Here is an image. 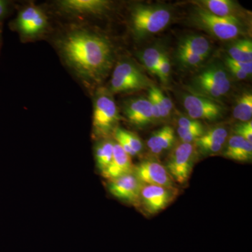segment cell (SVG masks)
<instances>
[{"instance_id": "6da1fadb", "label": "cell", "mask_w": 252, "mask_h": 252, "mask_svg": "<svg viewBox=\"0 0 252 252\" xmlns=\"http://www.w3.org/2000/svg\"><path fill=\"white\" fill-rule=\"evenodd\" d=\"M63 57L81 76L97 79L110 68L112 47L105 38L86 31L73 32L61 45Z\"/></svg>"}, {"instance_id": "7a4b0ae2", "label": "cell", "mask_w": 252, "mask_h": 252, "mask_svg": "<svg viewBox=\"0 0 252 252\" xmlns=\"http://www.w3.org/2000/svg\"><path fill=\"white\" fill-rule=\"evenodd\" d=\"M169 8L159 4H137L131 13V26L137 39L162 31L172 20Z\"/></svg>"}, {"instance_id": "3957f363", "label": "cell", "mask_w": 252, "mask_h": 252, "mask_svg": "<svg viewBox=\"0 0 252 252\" xmlns=\"http://www.w3.org/2000/svg\"><path fill=\"white\" fill-rule=\"evenodd\" d=\"M191 20L195 26L222 40L235 39L244 31L240 18L218 17L200 6L195 8Z\"/></svg>"}, {"instance_id": "277c9868", "label": "cell", "mask_w": 252, "mask_h": 252, "mask_svg": "<svg viewBox=\"0 0 252 252\" xmlns=\"http://www.w3.org/2000/svg\"><path fill=\"white\" fill-rule=\"evenodd\" d=\"M192 88L198 95L215 100L229 92V76L224 67L213 64L194 77Z\"/></svg>"}, {"instance_id": "5b68a950", "label": "cell", "mask_w": 252, "mask_h": 252, "mask_svg": "<svg viewBox=\"0 0 252 252\" xmlns=\"http://www.w3.org/2000/svg\"><path fill=\"white\" fill-rule=\"evenodd\" d=\"M150 80L133 63H119L113 72L111 91L114 93L127 92L150 88Z\"/></svg>"}, {"instance_id": "8992f818", "label": "cell", "mask_w": 252, "mask_h": 252, "mask_svg": "<svg viewBox=\"0 0 252 252\" xmlns=\"http://www.w3.org/2000/svg\"><path fill=\"white\" fill-rule=\"evenodd\" d=\"M194 159L195 149L191 143H182L174 149L165 167L174 182L183 185L188 181Z\"/></svg>"}, {"instance_id": "52a82bcc", "label": "cell", "mask_w": 252, "mask_h": 252, "mask_svg": "<svg viewBox=\"0 0 252 252\" xmlns=\"http://www.w3.org/2000/svg\"><path fill=\"white\" fill-rule=\"evenodd\" d=\"M119 119L117 104L110 94L102 93L94 103V127L99 135H107Z\"/></svg>"}, {"instance_id": "ba28073f", "label": "cell", "mask_w": 252, "mask_h": 252, "mask_svg": "<svg viewBox=\"0 0 252 252\" xmlns=\"http://www.w3.org/2000/svg\"><path fill=\"white\" fill-rule=\"evenodd\" d=\"M177 190L175 188H167L160 186H142L140 201L144 210L150 215L162 211L175 199Z\"/></svg>"}, {"instance_id": "9c48e42d", "label": "cell", "mask_w": 252, "mask_h": 252, "mask_svg": "<svg viewBox=\"0 0 252 252\" xmlns=\"http://www.w3.org/2000/svg\"><path fill=\"white\" fill-rule=\"evenodd\" d=\"M184 107L189 117L193 120H217L223 116L224 108L213 99L198 95L188 94L184 98Z\"/></svg>"}, {"instance_id": "30bf717a", "label": "cell", "mask_w": 252, "mask_h": 252, "mask_svg": "<svg viewBox=\"0 0 252 252\" xmlns=\"http://www.w3.org/2000/svg\"><path fill=\"white\" fill-rule=\"evenodd\" d=\"M133 175L141 183L174 188V181L166 167L154 160H145L134 166Z\"/></svg>"}, {"instance_id": "8fae6325", "label": "cell", "mask_w": 252, "mask_h": 252, "mask_svg": "<svg viewBox=\"0 0 252 252\" xmlns=\"http://www.w3.org/2000/svg\"><path fill=\"white\" fill-rule=\"evenodd\" d=\"M142 183L133 174L123 176L110 181L109 190L113 196L126 203L139 204Z\"/></svg>"}, {"instance_id": "7c38bea8", "label": "cell", "mask_w": 252, "mask_h": 252, "mask_svg": "<svg viewBox=\"0 0 252 252\" xmlns=\"http://www.w3.org/2000/svg\"><path fill=\"white\" fill-rule=\"evenodd\" d=\"M47 19L41 10L35 6H28L23 9L17 19L18 30L26 36H33L44 31Z\"/></svg>"}, {"instance_id": "4fadbf2b", "label": "cell", "mask_w": 252, "mask_h": 252, "mask_svg": "<svg viewBox=\"0 0 252 252\" xmlns=\"http://www.w3.org/2000/svg\"><path fill=\"white\" fill-rule=\"evenodd\" d=\"M134 166L131 157L117 142H114V153L109 166L102 172L104 178L112 181L130 174H133Z\"/></svg>"}, {"instance_id": "5bb4252c", "label": "cell", "mask_w": 252, "mask_h": 252, "mask_svg": "<svg viewBox=\"0 0 252 252\" xmlns=\"http://www.w3.org/2000/svg\"><path fill=\"white\" fill-rule=\"evenodd\" d=\"M125 114L129 122L137 126L148 125L154 119L150 101L145 97L132 99L127 102Z\"/></svg>"}, {"instance_id": "9a60e30c", "label": "cell", "mask_w": 252, "mask_h": 252, "mask_svg": "<svg viewBox=\"0 0 252 252\" xmlns=\"http://www.w3.org/2000/svg\"><path fill=\"white\" fill-rule=\"evenodd\" d=\"M228 130L223 127L210 129L195 141L197 147L205 155L217 154L223 149L228 137Z\"/></svg>"}, {"instance_id": "2e32d148", "label": "cell", "mask_w": 252, "mask_h": 252, "mask_svg": "<svg viewBox=\"0 0 252 252\" xmlns=\"http://www.w3.org/2000/svg\"><path fill=\"white\" fill-rule=\"evenodd\" d=\"M60 4L63 9L79 14H100L109 6V1L105 0H64Z\"/></svg>"}, {"instance_id": "e0dca14e", "label": "cell", "mask_w": 252, "mask_h": 252, "mask_svg": "<svg viewBox=\"0 0 252 252\" xmlns=\"http://www.w3.org/2000/svg\"><path fill=\"white\" fill-rule=\"evenodd\" d=\"M223 156L237 161H251L252 144L240 136H231L228 140Z\"/></svg>"}, {"instance_id": "ac0fdd59", "label": "cell", "mask_w": 252, "mask_h": 252, "mask_svg": "<svg viewBox=\"0 0 252 252\" xmlns=\"http://www.w3.org/2000/svg\"><path fill=\"white\" fill-rule=\"evenodd\" d=\"M199 2L200 7L218 17L240 18L238 4L231 0H203Z\"/></svg>"}, {"instance_id": "d6986e66", "label": "cell", "mask_w": 252, "mask_h": 252, "mask_svg": "<svg viewBox=\"0 0 252 252\" xmlns=\"http://www.w3.org/2000/svg\"><path fill=\"white\" fill-rule=\"evenodd\" d=\"M175 140L173 129L170 126H165L154 132L149 137L147 144L154 154H160L163 151L171 148Z\"/></svg>"}, {"instance_id": "ffe728a7", "label": "cell", "mask_w": 252, "mask_h": 252, "mask_svg": "<svg viewBox=\"0 0 252 252\" xmlns=\"http://www.w3.org/2000/svg\"><path fill=\"white\" fill-rule=\"evenodd\" d=\"M210 41L201 35H190L183 38L179 44L177 52H189L206 58L211 51Z\"/></svg>"}, {"instance_id": "44dd1931", "label": "cell", "mask_w": 252, "mask_h": 252, "mask_svg": "<svg viewBox=\"0 0 252 252\" xmlns=\"http://www.w3.org/2000/svg\"><path fill=\"white\" fill-rule=\"evenodd\" d=\"M230 59L244 63L252 62V43L249 39H241L232 44L228 49Z\"/></svg>"}, {"instance_id": "7402d4cb", "label": "cell", "mask_w": 252, "mask_h": 252, "mask_svg": "<svg viewBox=\"0 0 252 252\" xmlns=\"http://www.w3.org/2000/svg\"><path fill=\"white\" fill-rule=\"evenodd\" d=\"M233 117L242 123L251 121L252 117V94H243L235 104L233 109Z\"/></svg>"}, {"instance_id": "603a6c76", "label": "cell", "mask_w": 252, "mask_h": 252, "mask_svg": "<svg viewBox=\"0 0 252 252\" xmlns=\"http://www.w3.org/2000/svg\"><path fill=\"white\" fill-rule=\"evenodd\" d=\"M114 153V142L104 141L100 142L95 149V160L97 166L101 172H103L109 166Z\"/></svg>"}, {"instance_id": "cb8c5ba5", "label": "cell", "mask_w": 252, "mask_h": 252, "mask_svg": "<svg viewBox=\"0 0 252 252\" xmlns=\"http://www.w3.org/2000/svg\"><path fill=\"white\" fill-rule=\"evenodd\" d=\"M163 53L156 47L148 48L142 53L141 60L147 70L152 74H157V69Z\"/></svg>"}, {"instance_id": "d4e9b609", "label": "cell", "mask_w": 252, "mask_h": 252, "mask_svg": "<svg viewBox=\"0 0 252 252\" xmlns=\"http://www.w3.org/2000/svg\"><path fill=\"white\" fill-rule=\"evenodd\" d=\"M149 92L153 94L159 104L161 119L168 117L170 116V112L173 108V104H172L171 99L167 97L160 89L155 86H151L149 88Z\"/></svg>"}, {"instance_id": "484cf974", "label": "cell", "mask_w": 252, "mask_h": 252, "mask_svg": "<svg viewBox=\"0 0 252 252\" xmlns=\"http://www.w3.org/2000/svg\"><path fill=\"white\" fill-rule=\"evenodd\" d=\"M114 137H119L125 141L137 154L140 153L143 149L142 141L137 135L130 131L122 128H117L114 130Z\"/></svg>"}, {"instance_id": "4316f807", "label": "cell", "mask_w": 252, "mask_h": 252, "mask_svg": "<svg viewBox=\"0 0 252 252\" xmlns=\"http://www.w3.org/2000/svg\"><path fill=\"white\" fill-rule=\"evenodd\" d=\"M179 137L182 141V143H191L193 141H196L204 134V128L201 129H187L183 127H178L177 130Z\"/></svg>"}, {"instance_id": "83f0119b", "label": "cell", "mask_w": 252, "mask_h": 252, "mask_svg": "<svg viewBox=\"0 0 252 252\" xmlns=\"http://www.w3.org/2000/svg\"><path fill=\"white\" fill-rule=\"evenodd\" d=\"M177 58L184 65L195 67L205 61V58L189 52H177Z\"/></svg>"}, {"instance_id": "f1b7e54d", "label": "cell", "mask_w": 252, "mask_h": 252, "mask_svg": "<svg viewBox=\"0 0 252 252\" xmlns=\"http://www.w3.org/2000/svg\"><path fill=\"white\" fill-rule=\"evenodd\" d=\"M170 69H171V64H170L168 56L163 54L160 63L158 66L156 75L158 77L162 82L166 83L170 77Z\"/></svg>"}, {"instance_id": "f546056e", "label": "cell", "mask_w": 252, "mask_h": 252, "mask_svg": "<svg viewBox=\"0 0 252 252\" xmlns=\"http://www.w3.org/2000/svg\"><path fill=\"white\" fill-rule=\"evenodd\" d=\"M235 135L240 136L250 143L252 144V122L241 123L235 126L234 128Z\"/></svg>"}, {"instance_id": "4dcf8cb0", "label": "cell", "mask_w": 252, "mask_h": 252, "mask_svg": "<svg viewBox=\"0 0 252 252\" xmlns=\"http://www.w3.org/2000/svg\"><path fill=\"white\" fill-rule=\"evenodd\" d=\"M225 64H230L241 69L244 72L246 73L248 76L251 75L252 73V63H244L240 62V61H235L234 60L230 59L229 57L225 59Z\"/></svg>"}, {"instance_id": "1f68e13d", "label": "cell", "mask_w": 252, "mask_h": 252, "mask_svg": "<svg viewBox=\"0 0 252 252\" xmlns=\"http://www.w3.org/2000/svg\"><path fill=\"white\" fill-rule=\"evenodd\" d=\"M179 127L187 129H201L204 128L201 123L193 119L182 117L179 119Z\"/></svg>"}, {"instance_id": "d6a6232c", "label": "cell", "mask_w": 252, "mask_h": 252, "mask_svg": "<svg viewBox=\"0 0 252 252\" xmlns=\"http://www.w3.org/2000/svg\"><path fill=\"white\" fill-rule=\"evenodd\" d=\"M226 66L228 67V69H229L230 73L234 77H236L237 79L243 80V79H245L249 77L246 73L244 72L243 71L238 69V68L233 67V66L230 65V64H226Z\"/></svg>"}, {"instance_id": "836d02e7", "label": "cell", "mask_w": 252, "mask_h": 252, "mask_svg": "<svg viewBox=\"0 0 252 252\" xmlns=\"http://www.w3.org/2000/svg\"><path fill=\"white\" fill-rule=\"evenodd\" d=\"M7 10L8 2L3 1V0H0V18H2L6 14Z\"/></svg>"}]
</instances>
